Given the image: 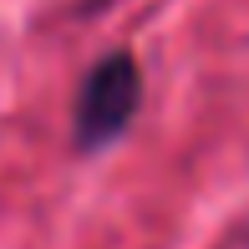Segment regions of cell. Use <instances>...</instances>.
Instances as JSON below:
<instances>
[{
    "mask_svg": "<svg viewBox=\"0 0 249 249\" xmlns=\"http://www.w3.org/2000/svg\"><path fill=\"white\" fill-rule=\"evenodd\" d=\"M142 102V71L127 51H112L87 71L82 97H76V142L82 148H107L122 138Z\"/></svg>",
    "mask_w": 249,
    "mask_h": 249,
    "instance_id": "cell-1",
    "label": "cell"
}]
</instances>
